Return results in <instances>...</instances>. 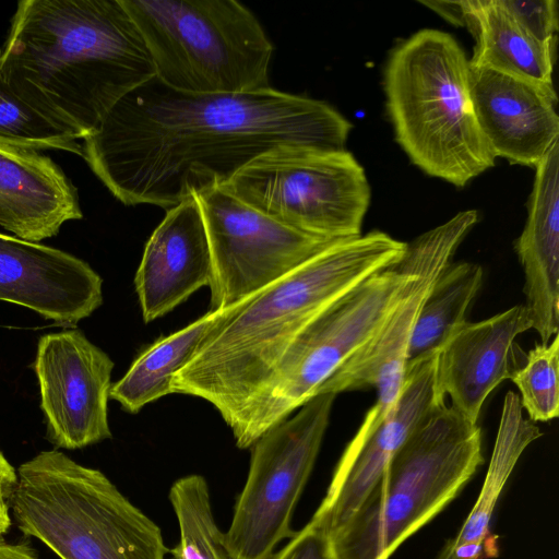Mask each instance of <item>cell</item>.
Returning <instances> with one entry per match:
<instances>
[{
	"instance_id": "obj_1",
	"label": "cell",
	"mask_w": 559,
	"mask_h": 559,
	"mask_svg": "<svg viewBox=\"0 0 559 559\" xmlns=\"http://www.w3.org/2000/svg\"><path fill=\"white\" fill-rule=\"evenodd\" d=\"M352 123L330 104L272 87L192 93L156 76L124 95L82 143V157L124 205L171 209L226 185L281 145L345 150Z\"/></svg>"
},
{
	"instance_id": "obj_2",
	"label": "cell",
	"mask_w": 559,
	"mask_h": 559,
	"mask_svg": "<svg viewBox=\"0 0 559 559\" xmlns=\"http://www.w3.org/2000/svg\"><path fill=\"white\" fill-rule=\"evenodd\" d=\"M10 88L83 140L132 90L155 76L121 0H22L0 49Z\"/></svg>"
},
{
	"instance_id": "obj_3",
	"label": "cell",
	"mask_w": 559,
	"mask_h": 559,
	"mask_svg": "<svg viewBox=\"0 0 559 559\" xmlns=\"http://www.w3.org/2000/svg\"><path fill=\"white\" fill-rule=\"evenodd\" d=\"M406 242L372 230L340 239L238 305L171 380V393L211 403L235 433L288 346L330 304L394 265Z\"/></svg>"
},
{
	"instance_id": "obj_4",
	"label": "cell",
	"mask_w": 559,
	"mask_h": 559,
	"mask_svg": "<svg viewBox=\"0 0 559 559\" xmlns=\"http://www.w3.org/2000/svg\"><path fill=\"white\" fill-rule=\"evenodd\" d=\"M383 87L395 139L424 173L462 188L495 165L473 106L469 61L449 33L424 28L397 44Z\"/></svg>"
},
{
	"instance_id": "obj_5",
	"label": "cell",
	"mask_w": 559,
	"mask_h": 559,
	"mask_svg": "<svg viewBox=\"0 0 559 559\" xmlns=\"http://www.w3.org/2000/svg\"><path fill=\"white\" fill-rule=\"evenodd\" d=\"M483 463L478 424L452 406L436 407L348 521L326 537L336 559H389L459 495Z\"/></svg>"
},
{
	"instance_id": "obj_6",
	"label": "cell",
	"mask_w": 559,
	"mask_h": 559,
	"mask_svg": "<svg viewBox=\"0 0 559 559\" xmlns=\"http://www.w3.org/2000/svg\"><path fill=\"white\" fill-rule=\"evenodd\" d=\"M10 500L19 530L60 559H166L162 530L100 471L58 450L17 468Z\"/></svg>"
},
{
	"instance_id": "obj_7",
	"label": "cell",
	"mask_w": 559,
	"mask_h": 559,
	"mask_svg": "<svg viewBox=\"0 0 559 559\" xmlns=\"http://www.w3.org/2000/svg\"><path fill=\"white\" fill-rule=\"evenodd\" d=\"M166 85L192 93L271 87L273 46L236 0H121Z\"/></svg>"
},
{
	"instance_id": "obj_8",
	"label": "cell",
	"mask_w": 559,
	"mask_h": 559,
	"mask_svg": "<svg viewBox=\"0 0 559 559\" xmlns=\"http://www.w3.org/2000/svg\"><path fill=\"white\" fill-rule=\"evenodd\" d=\"M408 277L399 261L365 280L308 322L233 433L236 445L251 448L266 430L318 395L326 380L379 331Z\"/></svg>"
},
{
	"instance_id": "obj_9",
	"label": "cell",
	"mask_w": 559,
	"mask_h": 559,
	"mask_svg": "<svg viewBox=\"0 0 559 559\" xmlns=\"http://www.w3.org/2000/svg\"><path fill=\"white\" fill-rule=\"evenodd\" d=\"M222 188L270 218L329 239L361 235L370 203L365 170L346 150L281 145Z\"/></svg>"
},
{
	"instance_id": "obj_10",
	"label": "cell",
	"mask_w": 559,
	"mask_h": 559,
	"mask_svg": "<svg viewBox=\"0 0 559 559\" xmlns=\"http://www.w3.org/2000/svg\"><path fill=\"white\" fill-rule=\"evenodd\" d=\"M335 396H313L251 445L247 479L224 532L234 559H269L282 540L295 535L293 514L314 467Z\"/></svg>"
},
{
	"instance_id": "obj_11",
	"label": "cell",
	"mask_w": 559,
	"mask_h": 559,
	"mask_svg": "<svg viewBox=\"0 0 559 559\" xmlns=\"http://www.w3.org/2000/svg\"><path fill=\"white\" fill-rule=\"evenodd\" d=\"M197 198L212 257L210 310L226 309L250 298L340 240L286 226L222 187Z\"/></svg>"
},
{
	"instance_id": "obj_12",
	"label": "cell",
	"mask_w": 559,
	"mask_h": 559,
	"mask_svg": "<svg viewBox=\"0 0 559 559\" xmlns=\"http://www.w3.org/2000/svg\"><path fill=\"white\" fill-rule=\"evenodd\" d=\"M477 222V211H461L406 243L400 263L409 277L399 301L374 336L326 380L318 395L372 386L377 400L368 412L377 421L388 416L401 393L407 347L421 305Z\"/></svg>"
},
{
	"instance_id": "obj_13",
	"label": "cell",
	"mask_w": 559,
	"mask_h": 559,
	"mask_svg": "<svg viewBox=\"0 0 559 559\" xmlns=\"http://www.w3.org/2000/svg\"><path fill=\"white\" fill-rule=\"evenodd\" d=\"M33 368L47 437L81 449L111 438L107 403L114 361L79 330L43 335Z\"/></svg>"
},
{
	"instance_id": "obj_14",
	"label": "cell",
	"mask_w": 559,
	"mask_h": 559,
	"mask_svg": "<svg viewBox=\"0 0 559 559\" xmlns=\"http://www.w3.org/2000/svg\"><path fill=\"white\" fill-rule=\"evenodd\" d=\"M436 355L405 369L399 399L385 419L366 438L352 439L331 478L326 493L308 524L329 537L365 500L386 464L411 433L438 406Z\"/></svg>"
},
{
	"instance_id": "obj_15",
	"label": "cell",
	"mask_w": 559,
	"mask_h": 559,
	"mask_svg": "<svg viewBox=\"0 0 559 559\" xmlns=\"http://www.w3.org/2000/svg\"><path fill=\"white\" fill-rule=\"evenodd\" d=\"M533 328L527 308L516 305L478 322H463L436 354L438 396L478 424L488 395L523 366L526 354L516 337Z\"/></svg>"
},
{
	"instance_id": "obj_16",
	"label": "cell",
	"mask_w": 559,
	"mask_h": 559,
	"mask_svg": "<svg viewBox=\"0 0 559 559\" xmlns=\"http://www.w3.org/2000/svg\"><path fill=\"white\" fill-rule=\"evenodd\" d=\"M0 301L75 326L103 304V280L73 254L0 233Z\"/></svg>"
},
{
	"instance_id": "obj_17",
	"label": "cell",
	"mask_w": 559,
	"mask_h": 559,
	"mask_svg": "<svg viewBox=\"0 0 559 559\" xmlns=\"http://www.w3.org/2000/svg\"><path fill=\"white\" fill-rule=\"evenodd\" d=\"M469 84L479 128L495 157L535 167L559 141L554 86L484 66H469Z\"/></svg>"
},
{
	"instance_id": "obj_18",
	"label": "cell",
	"mask_w": 559,
	"mask_h": 559,
	"mask_svg": "<svg viewBox=\"0 0 559 559\" xmlns=\"http://www.w3.org/2000/svg\"><path fill=\"white\" fill-rule=\"evenodd\" d=\"M212 277V257L197 195L167 210L147 240L134 286L145 323L186 301Z\"/></svg>"
},
{
	"instance_id": "obj_19",
	"label": "cell",
	"mask_w": 559,
	"mask_h": 559,
	"mask_svg": "<svg viewBox=\"0 0 559 559\" xmlns=\"http://www.w3.org/2000/svg\"><path fill=\"white\" fill-rule=\"evenodd\" d=\"M83 217L76 187L39 151L0 145V226L39 242Z\"/></svg>"
},
{
	"instance_id": "obj_20",
	"label": "cell",
	"mask_w": 559,
	"mask_h": 559,
	"mask_svg": "<svg viewBox=\"0 0 559 559\" xmlns=\"http://www.w3.org/2000/svg\"><path fill=\"white\" fill-rule=\"evenodd\" d=\"M534 168L527 218L514 251L524 273L532 329L546 344L559 328V141Z\"/></svg>"
},
{
	"instance_id": "obj_21",
	"label": "cell",
	"mask_w": 559,
	"mask_h": 559,
	"mask_svg": "<svg viewBox=\"0 0 559 559\" xmlns=\"http://www.w3.org/2000/svg\"><path fill=\"white\" fill-rule=\"evenodd\" d=\"M465 27L475 39L469 66H484L554 86L555 52L530 37L499 0H463Z\"/></svg>"
},
{
	"instance_id": "obj_22",
	"label": "cell",
	"mask_w": 559,
	"mask_h": 559,
	"mask_svg": "<svg viewBox=\"0 0 559 559\" xmlns=\"http://www.w3.org/2000/svg\"><path fill=\"white\" fill-rule=\"evenodd\" d=\"M239 304L210 310L191 324L151 344L133 360L126 374L111 385L109 397L117 401L124 412L136 414L145 405L171 394L173 377Z\"/></svg>"
},
{
	"instance_id": "obj_23",
	"label": "cell",
	"mask_w": 559,
	"mask_h": 559,
	"mask_svg": "<svg viewBox=\"0 0 559 559\" xmlns=\"http://www.w3.org/2000/svg\"><path fill=\"white\" fill-rule=\"evenodd\" d=\"M542 435L534 421L524 418L519 395L508 392L481 490L460 532L449 540L459 559L479 558L495 507L507 480L524 450Z\"/></svg>"
},
{
	"instance_id": "obj_24",
	"label": "cell",
	"mask_w": 559,
	"mask_h": 559,
	"mask_svg": "<svg viewBox=\"0 0 559 559\" xmlns=\"http://www.w3.org/2000/svg\"><path fill=\"white\" fill-rule=\"evenodd\" d=\"M483 267L473 262L449 263L421 305L406 353L405 369L433 356L466 321V312L483 284Z\"/></svg>"
},
{
	"instance_id": "obj_25",
	"label": "cell",
	"mask_w": 559,
	"mask_h": 559,
	"mask_svg": "<svg viewBox=\"0 0 559 559\" xmlns=\"http://www.w3.org/2000/svg\"><path fill=\"white\" fill-rule=\"evenodd\" d=\"M169 501L179 526V540L169 549L175 559H234L216 524L203 476L178 478L169 489Z\"/></svg>"
},
{
	"instance_id": "obj_26",
	"label": "cell",
	"mask_w": 559,
	"mask_h": 559,
	"mask_svg": "<svg viewBox=\"0 0 559 559\" xmlns=\"http://www.w3.org/2000/svg\"><path fill=\"white\" fill-rule=\"evenodd\" d=\"M0 145L34 151H64L82 157V144L26 104L0 72Z\"/></svg>"
},
{
	"instance_id": "obj_27",
	"label": "cell",
	"mask_w": 559,
	"mask_h": 559,
	"mask_svg": "<svg viewBox=\"0 0 559 559\" xmlns=\"http://www.w3.org/2000/svg\"><path fill=\"white\" fill-rule=\"evenodd\" d=\"M520 391V403L532 421H549L559 415V335L539 343L525 356L510 379Z\"/></svg>"
},
{
	"instance_id": "obj_28",
	"label": "cell",
	"mask_w": 559,
	"mask_h": 559,
	"mask_svg": "<svg viewBox=\"0 0 559 559\" xmlns=\"http://www.w3.org/2000/svg\"><path fill=\"white\" fill-rule=\"evenodd\" d=\"M523 31L544 48L555 52L558 9L555 0H499Z\"/></svg>"
},
{
	"instance_id": "obj_29",
	"label": "cell",
	"mask_w": 559,
	"mask_h": 559,
	"mask_svg": "<svg viewBox=\"0 0 559 559\" xmlns=\"http://www.w3.org/2000/svg\"><path fill=\"white\" fill-rule=\"evenodd\" d=\"M269 559H336L329 539L308 523Z\"/></svg>"
},
{
	"instance_id": "obj_30",
	"label": "cell",
	"mask_w": 559,
	"mask_h": 559,
	"mask_svg": "<svg viewBox=\"0 0 559 559\" xmlns=\"http://www.w3.org/2000/svg\"><path fill=\"white\" fill-rule=\"evenodd\" d=\"M17 483V473L0 451V535L11 526L10 500Z\"/></svg>"
},
{
	"instance_id": "obj_31",
	"label": "cell",
	"mask_w": 559,
	"mask_h": 559,
	"mask_svg": "<svg viewBox=\"0 0 559 559\" xmlns=\"http://www.w3.org/2000/svg\"><path fill=\"white\" fill-rule=\"evenodd\" d=\"M423 5L436 12L449 23L465 27V12L462 1H419Z\"/></svg>"
},
{
	"instance_id": "obj_32",
	"label": "cell",
	"mask_w": 559,
	"mask_h": 559,
	"mask_svg": "<svg viewBox=\"0 0 559 559\" xmlns=\"http://www.w3.org/2000/svg\"><path fill=\"white\" fill-rule=\"evenodd\" d=\"M0 559H39L35 550L26 543H8L0 535Z\"/></svg>"
},
{
	"instance_id": "obj_33",
	"label": "cell",
	"mask_w": 559,
	"mask_h": 559,
	"mask_svg": "<svg viewBox=\"0 0 559 559\" xmlns=\"http://www.w3.org/2000/svg\"><path fill=\"white\" fill-rule=\"evenodd\" d=\"M437 559H459V558L455 556L450 543L448 542L445 544V546L443 547V549L440 551Z\"/></svg>"
}]
</instances>
